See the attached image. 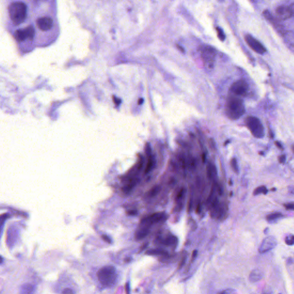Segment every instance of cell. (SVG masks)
Instances as JSON below:
<instances>
[{
	"mask_svg": "<svg viewBox=\"0 0 294 294\" xmlns=\"http://www.w3.org/2000/svg\"><path fill=\"white\" fill-rule=\"evenodd\" d=\"M225 112L229 119L232 120L240 119L245 112L243 101L238 96L231 95L227 99Z\"/></svg>",
	"mask_w": 294,
	"mask_h": 294,
	"instance_id": "6da1fadb",
	"label": "cell"
},
{
	"mask_svg": "<svg viewBox=\"0 0 294 294\" xmlns=\"http://www.w3.org/2000/svg\"><path fill=\"white\" fill-rule=\"evenodd\" d=\"M9 14L14 25H20L26 17L27 6L22 1L13 2L9 6Z\"/></svg>",
	"mask_w": 294,
	"mask_h": 294,
	"instance_id": "7a4b0ae2",
	"label": "cell"
},
{
	"mask_svg": "<svg viewBox=\"0 0 294 294\" xmlns=\"http://www.w3.org/2000/svg\"><path fill=\"white\" fill-rule=\"evenodd\" d=\"M97 276L102 286L110 287L114 284L117 279L116 269L113 266H105L98 271Z\"/></svg>",
	"mask_w": 294,
	"mask_h": 294,
	"instance_id": "3957f363",
	"label": "cell"
},
{
	"mask_svg": "<svg viewBox=\"0 0 294 294\" xmlns=\"http://www.w3.org/2000/svg\"><path fill=\"white\" fill-rule=\"evenodd\" d=\"M245 124L254 137L258 138H261L264 137V126L260 120L258 118L256 117L249 116L246 119Z\"/></svg>",
	"mask_w": 294,
	"mask_h": 294,
	"instance_id": "277c9868",
	"label": "cell"
},
{
	"mask_svg": "<svg viewBox=\"0 0 294 294\" xmlns=\"http://www.w3.org/2000/svg\"><path fill=\"white\" fill-rule=\"evenodd\" d=\"M201 57L207 69H213L216 57V50L211 46H205L200 50Z\"/></svg>",
	"mask_w": 294,
	"mask_h": 294,
	"instance_id": "5b68a950",
	"label": "cell"
},
{
	"mask_svg": "<svg viewBox=\"0 0 294 294\" xmlns=\"http://www.w3.org/2000/svg\"><path fill=\"white\" fill-rule=\"evenodd\" d=\"M249 86L246 82L243 79L238 80L234 82L231 87V91L234 95L244 96L248 93Z\"/></svg>",
	"mask_w": 294,
	"mask_h": 294,
	"instance_id": "8992f818",
	"label": "cell"
},
{
	"mask_svg": "<svg viewBox=\"0 0 294 294\" xmlns=\"http://www.w3.org/2000/svg\"><path fill=\"white\" fill-rule=\"evenodd\" d=\"M36 25L42 31H50L55 26V21L51 16H44L37 20Z\"/></svg>",
	"mask_w": 294,
	"mask_h": 294,
	"instance_id": "52a82bcc",
	"label": "cell"
},
{
	"mask_svg": "<svg viewBox=\"0 0 294 294\" xmlns=\"http://www.w3.org/2000/svg\"><path fill=\"white\" fill-rule=\"evenodd\" d=\"M245 40L250 48L257 54L263 55L267 52L266 48L263 44L249 34L245 36Z\"/></svg>",
	"mask_w": 294,
	"mask_h": 294,
	"instance_id": "ba28073f",
	"label": "cell"
},
{
	"mask_svg": "<svg viewBox=\"0 0 294 294\" xmlns=\"http://www.w3.org/2000/svg\"><path fill=\"white\" fill-rule=\"evenodd\" d=\"M294 6L282 5L278 6L276 9V13L277 17L282 20L289 19L294 15Z\"/></svg>",
	"mask_w": 294,
	"mask_h": 294,
	"instance_id": "9c48e42d",
	"label": "cell"
},
{
	"mask_svg": "<svg viewBox=\"0 0 294 294\" xmlns=\"http://www.w3.org/2000/svg\"><path fill=\"white\" fill-rule=\"evenodd\" d=\"M277 244V241L273 236H269L265 238L262 242L260 248L259 252L264 253L274 249Z\"/></svg>",
	"mask_w": 294,
	"mask_h": 294,
	"instance_id": "30bf717a",
	"label": "cell"
},
{
	"mask_svg": "<svg viewBox=\"0 0 294 294\" xmlns=\"http://www.w3.org/2000/svg\"><path fill=\"white\" fill-rule=\"evenodd\" d=\"M166 219V216L165 214L162 213H155L151 215L148 219L144 221V223H155L161 221Z\"/></svg>",
	"mask_w": 294,
	"mask_h": 294,
	"instance_id": "8fae6325",
	"label": "cell"
},
{
	"mask_svg": "<svg viewBox=\"0 0 294 294\" xmlns=\"http://www.w3.org/2000/svg\"><path fill=\"white\" fill-rule=\"evenodd\" d=\"M14 38L18 42H23L28 39L25 28L17 29L14 33Z\"/></svg>",
	"mask_w": 294,
	"mask_h": 294,
	"instance_id": "7c38bea8",
	"label": "cell"
},
{
	"mask_svg": "<svg viewBox=\"0 0 294 294\" xmlns=\"http://www.w3.org/2000/svg\"><path fill=\"white\" fill-rule=\"evenodd\" d=\"M263 277V273L259 269H254L252 271L249 275V280L252 283L260 281Z\"/></svg>",
	"mask_w": 294,
	"mask_h": 294,
	"instance_id": "4fadbf2b",
	"label": "cell"
},
{
	"mask_svg": "<svg viewBox=\"0 0 294 294\" xmlns=\"http://www.w3.org/2000/svg\"><path fill=\"white\" fill-rule=\"evenodd\" d=\"M145 254L147 255L153 256V255H162L163 256H166L169 255V252L163 249H152L145 252Z\"/></svg>",
	"mask_w": 294,
	"mask_h": 294,
	"instance_id": "5bb4252c",
	"label": "cell"
},
{
	"mask_svg": "<svg viewBox=\"0 0 294 294\" xmlns=\"http://www.w3.org/2000/svg\"><path fill=\"white\" fill-rule=\"evenodd\" d=\"M162 243L167 246H173L178 243V238L174 236H169L162 240Z\"/></svg>",
	"mask_w": 294,
	"mask_h": 294,
	"instance_id": "9a60e30c",
	"label": "cell"
},
{
	"mask_svg": "<svg viewBox=\"0 0 294 294\" xmlns=\"http://www.w3.org/2000/svg\"><path fill=\"white\" fill-rule=\"evenodd\" d=\"M150 230L148 227H145L144 228L139 230L136 234V238L137 240H142L149 233Z\"/></svg>",
	"mask_w": 294,
	"mask_h": 294,
	"instance_id": "2e32d148",
	"label": "cell"
},
{
	"mask_svg": "<svg viewBox=\"0 0 294 294\" xmlns=\"http://www.w3.org/2000/svg\"><path fill=\"white\" fill-rule=\"evenodd\" d=\"M34 291V287L31 284H25L21 288L22 294H32Z\"/></svg>",
	"mask_w": 294,
	"mask_h": 294,
	"instance_id": "e0dca14e",
	"label": "cell"
},
{
	"mask_svg": "<svg viewBox=\"0 0 294 294\" xmlns=\"http://www.w3.org/2000/svg\"><path fill=\"white\" fill-rule=\"evenodd\" d=\"M25 31L27 33L28 39L30 41H32L35 35V29L32 25H28L25 28Z\"/></svg>",
	"mask_w": 294,
	"mask_h": 294,
	"instance_id": "ac0fdd59",
	"label": "cell"
},
{
	"mask_svg": "<svg viewBox=\"0 0 294 294\" xmlns=\"http://www.w3.org/2000/svg\"><path fill=\"white\" fill-rule=\"evenodd\" d=\"M282 217V213H273V214H271L268 215L267 216V217H266V219H267V220L268 222H272L275 221L276 219H279V218H281Z\"/></svg>",
	"mask_w": 294,
	"mask_h": 294,
	"instance_id": "d6986e66",
	"label": "cell"
},
{
	"mask_svg": "<svg viewBox=\"0 0 294 294\" xmlns=\"http://www.w3.org/2000/svg\"><path fill=\"white\" fill-rule=\"evenodd\" d=\"M154 164H155V159H153V157H150V158L149 159L148 162V164H147V167H146V169L145 171L146 174L148 173L150 170L152 169Z\"/></svg>",
	"mask_w": 294,
	"mask_h": 294,
	"instance_id": "ffe728a7",
	"label": "cell"
},
{
	"mask_svg": "<svg viewBox=\"0 0 294 294\" xmlns=\"http://www.w3.org/2000/svg\"><path fill=\"white\" fill-rule=\"evenodd\" d=\"M187 256L188 254L187 252H183V255H181V260L179 263V265H178V269H181V268L183 267V265L185 264V263L186 262V260H187Z\"/></svg>",
	"mask_w": 294,
	"mask_h": 294,
	"instance_id": "44dd1931",
	"label": "cell"
},
{
	"mask_svg": "<svg viewBox=\"0 0 294 294\" xmlns=\"http://www.w3.org/2000/svg\"><path fill=\"white\" fill-rule=\"evenodd\" d=\"M267 193H268V190H267V188L265 187V186H260V187L257 188L256 189H255V190L253 192V194L255 195H256L260 194H263L265 195V194H267Z\"/></svg>",
	"mask_w": 294,
	"mask_h": 294,
	"instance_id": "7402d4cb",
	"label": "cell"
},
{
	"mask_svg": "<svg viewBox=\"0 0 294 294\" xmlns=\"http://www.w3.org/2000/svg\"><path fill=\"white\" fill-rule=\"evenodd\" d=\"M215 29L217 32V35H218V37L219 38V40H221L222 42H224L225 39V35L224 32V31L222 30V29L219 26H217L215 28Z\"/></svg>",
	"mask_w": 294,
	"mask_h": 294,
	"instance_id": "603a6c76",
	"label": "cell"
},
{
	"mask_svg": "<svg viewBox=\"0 0 294 294\" xmlns=\"http://www.w3.org/2000/svg\"><path fill=\"white\" fill-rule=\"evenodd\" d=\"M9 217V215L6 214H2L1 215H0V237H1V233H2V229H3V226H4V222L5 221V220L7 219V218Z\"/></svg>",
	"mask_w": 294,
	"mask_h": 294,
	"instance_id": "cb8c5ba5",
	"label": "cell"
},
{
	"mask_svg": "<svg viewBox=\"0 0 294 294\" xmlns=\"http://www.w3.org/2000/svg\"><path fill=\"white\" fill-rule=\"evenodd\" d=\"M136 180L132 181L126 187H125L123 188L124 191L125 192V193H128V192H129L132 189L135 187V184L136 183Z\"/></svg>",
	"mask_w": 294,
	"mask_h": 294,
	"instance_id": "d4e9b609",
	"label": "cell"
},
{
	"mask_svg": "<svg viewBox=\"0 0 294 294\" xmlns=\"http://www.w3.org/2000/svg\"><path fill=\"white\" fill-rule=\"evenodd\" d=\"M285 242L288 245H293L294 243V237L292 234H289L285 238Z\"/></svg>",
	"mask_w": 294,
	"mask_h": 294,
	"instance_id": "484cf974",
	"label": "cell"
},
{
	"mask_svg": "<svg viewBox=\"0 0 294 294\" xmlns=\"http://www.w3.org/2000/svg\"><path fill=\"white\" fill-rule=\"evenodd\" d=\"M231 166L233 171L236 173H238V167L237 162L235 158H233L231 160Z\"/></svg>",
	"mask_w": 294,
	"mask_h": 294,
	"instance_id": "4316f807",
	"label": "cell"
},
{
	"mask_svg": "<svg viewBox=\"0 0 294 294\" xmlns=\"http://www.w3.org/2000/svg\"><path fill=\"white\" fill-rule=\"evenodd\" d=\"M217 294H236V291L235 289H232V288H229L224 289L223 291H221L219 292Z\"/></svg>",
	"mask_w": 294,
	"mask_h": 294,
	"instance_id": "83f0119b",
	"label": "cell"
},
{
	"mask_svg": "<svg viewBox=\"0 0 294 294\" xmlns=\"http://www.w3.org/2000/svg\"><path fill=\"white\" fill-rule=\"evenodd\" d=\"M159 190H160V187H159V186H156L155 187L153 188L150 191V195L151 197L156 195L158 193V192L159 191Z\"/></svg>",
	"mask_w": 294,
	"mask_h": 294,
	"instance_id": "f1b7e54d",
	"label": "cell"
},
{
	"mask_svg": "<svg viewBox=\"0 0 294 294\" xmlns=\"http://www.w3.org/2000/svg\"><path fill=\"white\" fill-rule=\"evenodd\" d=\"M284 206L285 207L287 210H294V203H286L284 205Z\"/></svg>",
	"mask_w": 294,
	"mask_h": 294,
	"instance_id": "f546056e",
	"label": "cell"
},
{
	"mask_svg": "<svg viewBox=\"0 0 294 294\" xmlns=\"http://www.w3.org/2000/svg\"><path fill=\"white\" fill-rule=\"evenodd\" d=\"M62 294H75V292L70 288H66L63 291Z\"/></svg>",
	"mask_w": 294,
	"mask_h": 294,
	"instance_id": "4dcf8cb0",
	"label": "cell"
},
{
	"mask_svg": "<svg viewBox=\"0 0 294 294\" xmlns=\"http://www.w3.org/2000/svg\"><path fill=\"white\" fill-rule=\"evenodd\" d=\"M102 239H103V240H104L105 242H107V243H109V244H111V243H112V241L111 238L109 237V236H107V235H103V236H102Z\"/></svg>",
	"mask_w": 294,
	"mask_h": 294,
	"instance_id": "1f68e13d",
	"label": "cell"
},
{
	"mask_svg": "<svg viewBox=\"0 0 294 294\" xmlns=\"http://www.w3.org/2000/svg\"><path fill=\"white\" fill-rule=\"evenodd\" d=\"M197 256H198V250H193V254H192V257H191V262H193L194 260L197 258Z\"/></svg>",
	"mask_w": 294,
	"mask_h": 294,
	"instance_id": "d6a6232c",
	"label": "cell"
},
{
	"mask_svg": "<svg viewBox=\"0 0 294 294\" xmlns=\"http://www.w3.org/2000/svg\"><path fill=\"white\" fill-rule=\"evenodd\" d=\"M125 291L126 294H130L131 293V287L129 283H127L125 284Z\"/></svg>",
	"mask_w": 294,
	"mask_h": 294,
	"instance_id": "836d02e7",
	"label": "cell"
},
{
	"mask_svg": "<svg viewBox=\"0 0 294 294\" xmlns=\"http://www.w3.org/2000/svg\"><path fill=\"white\" fill-rule=\"evenodd\" d=\"M286 155H283L279 157V162L280 163H284L286 161Z\"/></svg>",
	"mask_w": 294,
	"mask_h": 294,
	"instance_id": "e575fe53",
	"label": "cell"
},
{
	"mask_svg": "<svg viewBox=\"0 0 294 294\" xmlns=\"http://www.w3.org/2000/svg\"><path fill=\"white\" fill-rule=\"evenodd\" d=\"M148 244H148V243H144V244H143V245L141 246V248H140V251L141 252V251L144 250L145 248H147V246H148Z\"/></svg>",
	"mask_w": 294,
	"mask_h": 294,
	"instance_id": "d590c367",
	"label": "cell"
},
{
	"mask_svg": "<svg viewBox=\"0 0 294 294\" xmlns=\"http://www.w3.org/2000/svg\"><path fill=\"white\" fill-rule=\"evenodd\" d=\"M183 193H184L183 189H181V190L180 191V192L179 193L178 195V196H177V199H180V198H181V197H182V196L183 195Z\"/></svg>",
	"mask_w": 294,
	"mask_h": 294,
	"instance_id": "8d00e7d4",
	"label": "cell"
},
{
	"mask_svg": "<svg viewBox=\"0 0 294 294\" xmlns=\"http://www.w3.org/2000/svg\"><path fill=\"white\" fill-rule=\"evenodd\" d=\"M275 144L276 145V147H277L278 148L281 149V150H283V147H282V144H280V143L279 141H276L275 143Z\"/></svg>",
	"mask_w": 294,
	"mask_h": 294,
	"instance_id": "74e56055",
	"label": "cell"
},
{
	"mask_svg": "<svg viewBox=\"0 0 294 294\" xmlns=\"http://www.w3.org/2000/svg\"><path fill=\"white\" fill-rule=\"evenodd\" d=\"M128 214L129 215H135L137 214V212L136 211H135V210H132V211H130L129 212Z\"/></svg>",
	"mask_w": 294,
	"mask_h": 294,
	"instance_id": "f35d334b",
	"label": "cell"
},
{
	"mask_svg": "<svg viewBox=\"0 0 294 294\" xmlns=\"http://www.w3.org/2000/svg\"><path fill=\"white\" fill-rule=\"evenodd\" d=\"M287 263L289 264H292L293 263V258H291V257H289L288 258V260H287Z\"/></svg>",
	"mask_w": 294,
	"mask_h": 294,
	"instance_id": "ab89813d",
	"label": "cell"
},
{
	"mask_svg": "<svg viewBox=\"0 0 294 294\" xmlns=\"http://www.w3.org/2000/svg\"><path fill=\"white\" fill-rule=\"evenodd\" d=\"M177 47H178V49H179V50L181 51V52H184V48H183L182 47H181V45H177Z\"/></svg>",
	"mask_w": 294,
	"mask_h": 294,
	"instance_id": "60d3db41",
	"label": "cell"
},
{
	"mask_svg": "<svg viewBox=\"0 0 294 294\" xmlns=\"http://www.w3.org/2000/svg\"><path fill=\"white\" fill-rule=\"evenodd\" d=\"M202 161L203 163H205V160H206V155L205 153H203L202 155Z\"/></svg>",
	"mask_w": 294,
	"mask_h": 294,
	"instance_id": "b9f144b4",
	"label": "cell"
},
{
	"mask_svg": "<svg viewBox=\"0 0 294 294\" xmlns=\"http://www.w3.org/2000/svg\"><path fill=\"white\" fill-rule=\"evenodd\" d=\"M200 205L199 204L197 206V212L198 213H200Z\"/></svg>",
	"mask_w": 294,
	"mask_h": 294,
	"instance_id": "7bdbcfd3",
	"label": "cell"
},
{
	"mask_svg": "<svg viewBox=\"0 0 294 294\" xmlns=\"http://www.w3.org/2000/svg\"><path fill=\"white\" fill-rule=\"evenodd\" d=\"M132 260V258L131 257H127L126 259L125 260V262L128 263V262H130Z\"/></svg>",
	"mask_w": 294,
	"mask_h": 294,
	"instance_id": "ee69618b",
	"label": "cell"
},
{
	"mask_svg": "<svg viewBox=\"0 0 294 294\" xmlns=\"http://www.w3.org/2000/svg\"><path fill=\"white\" fill-rule=\"evenodd\" d=\"M230 143V141H229V140H227V141H226L225 143V145H226L227 144H228V143Z\"/></svg>",
	"mask_w": 294,
	"mask_h": 294,
	"instance_id": "f6af8a7d",
	"label": "cell"
},
{
	"mask_svg": "<svg viewBox=\"0 0 294 294\" xmlns=\"http://www.w3.org/2000/svg\"><path fill=\"white\" fill-rule=\"evenodd\" d=\"M2 262H3V258H2V257L0 256V264H1V263H2Z\"/></svg>",
	"mask_w": 294,
	"mask_h": 294,
	"instance_id": "bcb514c9",
	"label": "cell"
},
{
	"mask_svg": "<svg viewBox=\"0 0 294 294\" xmlns=\"http://www.w3.org/2000/svg\"><path fill=\"white\" fill-rule=\"evenodd\" d=\"M276 190V189L275 188H272V189H271V190H272V191H275Z\"/></svg>",
	"mask_w": 294,
	"mask_h": 294,
	"instance_id": "7dc6e473",
	"label": "cell"
},
{
	"mask_svg": "<svg viewBox=\"0 0 294 294\" xmlns=\"http://www.w3.org/2000/svg\"><path fill=\"white\" fill-rule=\"evenodd\" d=\"M259 153H260V155H264V153H263V152H259Z\"/></svg>",
	"mask_w": 294,
	"mask_h": 294,
	"instance_id": "c3c4849f",
	"label": "cell"
},
{
	"mask_svg": "<svg viewBox=\"0 0 294 294\" xmlns=\"http://www.w3.org/2000/svg\"><path fill=\"white\" fill-rule=\"evenodd\" d=\"M229 184H230V185H232V182L231 180L229 181Z\"/></svg>",
	"mask_w": 294,
	"mask_h": 294,
	"instance_id": "681fc988",
	"label": "cell"
},
{
	"mask_svg": "<svg viewBox=\"0 0 294 294\" xmlns=\"http://www.w3.org/2000/svg\"></svg>",
	"mask_w": 294,
	"mask_h": 294,
	"instance_id": "f907efd6",
	"label": "cell"
}]
</instances>
